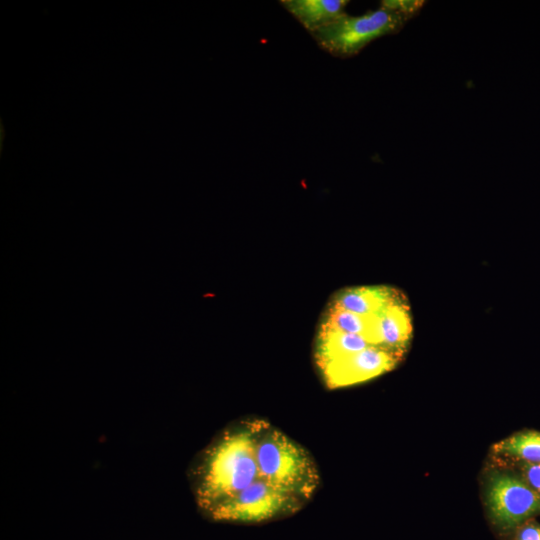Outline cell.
<instances>
[{"instance_id":"obj_1","label":"cell","mask_w":540,"mask_h":540,"mask_svg":"<svg viewBox=\"0 0 540 540\" xmlns=\"http://www.w3.org/2000/svg\"><path fill=\"white\" fill-rule=\"evenodd\" d=\"M411 308L406 294L388 285L339 289L327 300L314 338L319 369L369 351L404 357L412 339Z\"/></svg>"},{"instance_id":"obj_7","label":"cell","mask_w":540,"mask_h":540,"mask_svg":"<svg viewBox=\"0 0 540 540\" xmlns=\"http://www.w3.org/2000/svg\"><path fill=\"white\" fill-rule=\"evenodd\" d=\"M281 5L311 34L345 12L347 0H282Z\"/></svg>"},{"instance_id":"obj_6","label":"cell","mask_w":540,"mask_h":540,"mask_svg":"<svg viewBox=\"0 0 540 540\" xmlns=\"http://www.w3.org/2000/svg\"><path fill=\"white\" fill-rule=\"evenodd\" d=\"M486 499L493 523L503 531L540 513V494L525 480L510 474L496 473L490 477Z\"/></svg>"},{"instance_id":"obj_8","label":"cell","mask_w":540,"mask_h":540,"mask_svg":"<svg viewBox=\"0 0 540 540\" xmlns=\"http://www.w3.org/2000/svg\"><path fill=\"white\" fill-rule=\"evenodd\" d=\"M493 451L525 463L540 464V432L528 430L515 433L496 443Z\"/></svg>"},{"instance_id":"obj_3","label":"cell","mask_w":540,"mask_h":540,"mask_svg":"<svg viewBox=\"0 0 540 540\" xmlns=\"http://www.w3.org/2000/svg\"><path fill=\"white\" fill-rule=\"evenodd\" d=\"M259 478L303 501L316 491L320 475L309 452L268 422L256 442Z\"/></svg>"},{"instance_id":"obj_11","label":"cell","mask_w":540,"mask_h":540,"mask_svg":"<svg viewBox=\"0 0 540 540\" xmlns=\"http://www.w3.org/2000/svg\"><path fill=\"white\" fill-rule=\"evenodd\" d=\"M517 540H540V525L523 523V526L518 530Z\"/></svg>"},{"instance_id":"obj_4","label":"cell","mask_w":540,"mask_h":540,"mask_svg":"<svg viewBox=\"0 0 540 540\" xmlns=\"http://www.w3.org/2000/svg\"><path fill=\"white\" fill-rule=\"evenodd\" d=\"M408 20L409 17L381 6L360 16L345 13L310 35L332 56L349 58L370 42L399 32Z\"/></svg>"},{"instance_id":"obj_9","label":"cell","mask_w":540,"mask_h":540,"mask_svg":"<svg viewBox=\"0 0 540 540\" xmlns=\"http://www.w3.org/2000/svg\"><path fill=\"white\" fill-rule=\"evenodd\" d=\"M425 1L417 0H384L381 6L401 13L410 19L414 17L424 6Z\"/></svg>"},{"instance_id":"obj_10","label":"cell","mask_w":540,"mask_h":540,"mask_svg":"<svg viewBox=\"0 0 540 540\" xmlns=\"http://www.w3.org/2000/svg\"><path fill=\"white\" fill-rule=\"evenodd\" d=\"M523 473L525 481L540 494V464L525 463Z\"/></svg>"},{"instance_id":"obj_5","label":"cell","mask_w":540,"mask_h":540,"mask_svg":"<svg viewBox=\"0 0 540 540\" xmlns=\"http://www.w3.org/2000/svg\"><path fill=\"white\" fill-rule=\"evenodd\" d=\"M303 500L258 478L207 512L213 520L258 523L298 511Z\"/></svg>"},{"instance_id":"obj_2","label":"cell","mask_w":540,"mask_h":540,"mask_svg":"<svg viewBox=\"0 0 540 540\" xmlns=\"http://www.w3.org/2000/svg\"><path fill=\"white\" fill-rule=\"evenodd\" d=\"M250 420L224 431L203 453L196 468L195 496L208 511L259 478L257 438L265 425Z\"/></svg>"}]
</instances>
